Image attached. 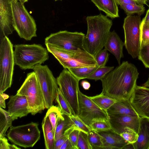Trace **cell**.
I'll use <instances>...</instances> for the list:
<instances>
[{"label": "cell", "instance_id": "1", "mask_svg": "<svg viewBox=\"0 0 149 149\" xmlns=\"http://www.w3.org/2000/svg\"><path fill=\"white\" fill-rule=\"evenodd\" d=\"M139 73L136 67L123 61L102 79V95L117 100H130L137 85Z\"/></svg>", "mask_w": 149, "mask_h": 149}, {"label": "cell", "instance_id": "2", "mask_svg": "<svg viewBox=\"0 0 149 149\" xmlns=\"http://www.w3.org/2000/svg\"><path fill=\"white\" fill-rule=\"evenodd\" d=\"M86 20L87 31L83 40V49L95 57L104 47L113 22L102 14L87 16Z\"/></svg>", "mask_w": 149, "mask_h": 149}, {"label": "cell", "instance_id": "3", "mask_svg": "<svg viewBox=\"0 0 149 149\" xmlns=\"http://www.w3.org/2000/svg\"><path fill=\"white\" fill-rule=\"evenodd\" d=\"M14 47L15 65L22 70L32 69L35 65L44 63L49 58L47 49L39 44H17Z\"/></svg>", "mask_w": 149, "mask_h": 149}, {"label": "cell", "instance_id": "4", "mask_svg": "<svg viewBox=\"0 0 149 149\" xmlns=\"http://www.w3.org/2000/svg\"><path fill=\"white\" fill-rule=\"evenodd\" d=\"M24 3L11 0L13 25L19 37L29 41L37 36L35 21L26 8Z\"/></svg>", "mask_w": 149, "mask_h": 149}, {"label": "cell", "instance_id": "5", "mask_svg": "<svg viewBox=\"0 0 149 149\" xmlns=\"http://www.w3.org/2000/svg\"><path fill=\"white\" fill-rule=\"evenodd\" d=\"M17 94L26 97L30 113L32 115L40 113L46 108L43 94L34 71L27 74Z\"/></svg>", "mask_w": 149, "mask_h": 149}, {"label": "cell", "instance_id": "6", "mask_svg": "<svg viewBox=\"0 0 149 149\" xmlns=\"http://www.w3.org/2000/svg\"><path fill=\"white\" fill-rule=\"evenodd\" d=\"M15 65L13 45L5 37L0 40V93L11 87Z\"/></svg>", "mask_w": 149, "mask_h": 149}, {"label": "cell", "instance_id": "7", "mask_svg": "<svg viewBox=\"0 0 149 149\" xmlns=\"http://www.w3.org/2000/svg\"><path fill=\"white\" fill-rule=\"evenodd\" d=\"M56 79L59 88L68 102L72 114L78 115L79 80L65 68L63 70Z\"/></svg>", "mask_w": 149, "mask_h": 149}, {"label": "cell", "instance_id": "8", "mask_svg": "<svg viewBox=\"0 0 149 149\" xmlns=\"http://www.w3.org/2000/svg\"><path fill=\"white\" fill-rule=\"evenodd\" d=\"M38 124L36 123L16 126H11L7 137L14 144L25 148L33 147L40 138Z\"/></svg>", "mask_w": 149, "mask_h": 149}, {"label": "cell", "instance_id": "9", "mask_svg": "<svg viewBox=\"0 0 149 149\" xmlns=\"http://www.w3.org/2000/svg\"><path fill=\"white\" fill-rule=\"evenodd\" d=\"M140 15H128L125 18L123 28L125 34L124 46L133 58L138 57L141 45Z\"/></svg>", "mask_w": 149, "mask_h": 149}, {"label": "cell", "instance_id": "10", "mask_svg": "<svg viewBox=\"0 0 149 149\" xmlns=\"http://www.w3.org/2000/svg\"><path fill=\"white\" fill-rule=\"evenodd\" d=\"M35 72L44 97L46 108L52 105L59 88L56 79L47 65L38 64L32 69Z\"/></svg>", "mask_w": 149, "mask_h": 149}, {"label": "cell", "instance_id": "11", "mask_svg": "<svg viewBox=\"0 0 149 149\" xmlns=\"http://www.w3.org/2000/svg\"><path fill=\"white\" fill-rule=\"evenodd\" d=\"M85 34L81 32L61 31L52 33L45 39V44L59 49L75 52L83 49L82 41Z\"/></svg>", "mask_w": 149, "mask_h": 149}, {"label": "cell", "instance_id": "12", "mask_svg": "<svg viewBox=\"0 0 149 149\" xmlns=\"http://www.w3.org/2000/svg\"><path fill=\"white\" fill-rule=\"evenodd\" d=\"M79 113L78 116L90 127L94 120L101 119L109 120L107 113L100 108L89 98L79 90Z\"/></svg>", "mask_w": 149, "mask_h": 149}, {"label": "cell", "instance_id": "13", "mask_svg": "<svg viewBox=\"0 0 149 149\" xmlns=\"http://www.w3.org/2000/svg\"><path fill=\"white\" fill-rule=\"evenodd\" d=\"M130 100L139 116L149 119V88L137 85Z\"/></svg>", "mask_w": 149, "mask_h": 149}, {"label": "cell", "instance_id": "14", "mask_svg": "<svg viewBox=\"0 0 149 149\" xmlns=\"http://www.w3.org/2000/svg\"><path fill=\"white\" fill-rule=\"evenodd\" d=\"M14 30L11 0H0V40Z\"/></svg>", "mask_w": 149, "mask_h": 149}, {"label": "cell", "instance_id": "15", "mask_svg": "<svg viewBox=\"0 0 149 149\" xmlns=\"http://www.w3.org/2000/svg\"><path fill=\"white\" fill-rule=\"evenodd\" d=\"M109 121L111 129L120 134L129 127L133 129L138 133L139 124L140 116L127 115H109Z\"/></svg>", "mask_w": 149, "mask_h": 149}, {"label": "cell", "instance_id": "16", "mask_svg": "<svg viewBox=\"0 0 149 149\" xmlns=\"http://www.w3.org/2000/svg\"><path fill=\"white\" fill-rule=\"evenodd\" d=\"M8 111L13 121L26 116L30 112L26 97L16 94L10 97L7 104Z\"/></svg>", "mask_w": 149, "mask_h": 149}, {"label": "cell", "instance_id": "17", "mask_svg": "<svg viewBox=\"0 0 149 149\" xmlns=\"http://www.w3.org/2000/svg\"><path fill=\"white\" fill-rule=\"evenodd\" d=\"M100 136L103 149H124L129 143L120 134L111 129L107 131L97 132Z\"/></svg>", "mask_w": 149, "mask_h": 149}, {"label": "cell", "instance_id": "18", "mask_svg": "<svg viewBox=\"0 0 149 149\" xmlns=\"http://www.w3.org/2000/svg\"><path fill=\"white\" fill-rule=\"evenodd\" d=\"M124 46V43L114 30L109 33L104 47L115 56L120 65L121 59L123 57V48Z\"/></svg>", "mask_w": 149, "mask_h": 149}, {"label": "cell", "instance_id": "19", "mask_svg": "<svg viewBox=\"0 0 149 149\" xmlns=\"http://www.w3.org/2000/svg\"><path fill=\"white\" fill-rule=\"evenodd\" d=\"M137 141L132 143L134 149H148L149 147V119L140 116Z\"/></svg>", "mask_w": 149, "mask_h": 149}, {"label": "cell", "instance_id": "20", "mask_svg": "<svg viewBox=\"0 0 149 149\" xmlns=\"http://www.w3.org/2000/svg\"><path fill=\"white\" fill-rule=\"evenodd\" d=\"M108 115L139 116L132 107L130 100H118L107 110Z\"/></svg>", "mask_w": 149, "mask_h": 149}, {"label": "cell", "instance_id": "21", "mask_svg": "<svg viewBox=\"0 0 149 149\" xmlns=\"http://www.w3.org/2000/svg\"><path fill=\"white\" fill-rule=\"evenodd\" d=\"M98 8L111 18L119 17L117 4L115 0H91Z\"/></svg>", "mask_w": 149, "mask_h": 149}, {"label": "cell", "instance_id": "22", "mask_svg": "<svg viewBox=\"0 0 149 149\" xmlns=\"http://www.w3.org/2000/svg\"><path fill=\"white\" fill-rule=\"evenodd\" d=\"M46 149H54L55 139L53 127L48 116L45 115L42 123Z\"/></svg>", "mask_w": 149, "mask_h": 149}, {"label": "cell", "instance_id": "23", "mask_svg": "<svg viewBox=\"0 0 149 149\" xmlns=\"http://www.w3.org/2000/svg\"><path fill=\"white\" fill-rule=\"evenodd\" d=\"M89 97L100 108L107 113L108 109L118 100L101 93L95 96Z\"/></svg>", "mask_w": 149, "mask_h": 149}, {"label": "cell", "instance_id": "24", "mask_svg": "<svg viewBox=\"0 0 149 149\" xmlns=\"http://www.w3.org/2000/svg\"><path fill=\"white\" fill-rule=\"evenodd\" d=\"M13 121L8 111L0 107V137L5 136L6 132Z\"/></svg>", "mask_w": 149, "mask_h": 149}, {"label": "cell", "instance_id": "25", "mask_svg": "<svg viewBox=\"0 0 149 149\" xmlns=\"http://www.w3.org/2000/svg\"><path fill=\"white\" fill-rule=\"evenodd\" d=\"M99 67L97 65L92 67L71 68L68 69L79 80L85 79L94 72Z\"/></svg>", "mask_w": 149, "mask_h": 149}, {"label": "cell", "instance_id": "26", "mask_svg": "<svg viewBox=\"0 0 149 149\" xmlns=\"http://www.w3.org/2000/svg\"><path fill=\"white\" fill-rule=\"evenodd\" d=\"M57 123L54 133L55 140L61 136L65 131L72 126L73 123L68 116L63 114Z\"/></svg>", "mask_w": 149, "mask_h": 149}, {"label": "cell", "instance_id": "27", "mask_svg": "<svg viewBox=\"0 0 149 149\" xmlns=\"http://www.w3.org/2000/svg\"><path fill=\"white\" fill-rule=\"evenodd\" d=\"M46 115L49 118L55 133L58 121L60 118L63 117V115L58 107L53 105L48 109Z\"/></svg>", "mask_w": 149, "mask_h": 149}, {"label": "cell", "instance_id": "28", "mask_svg": "<svg viewBox=\"0 0 149 149\" xmlns=\"http://www.w3.org/2000/svg\"><path fill=\"white\" fill-rule=\"evenodd\" d=\"M55 99L58 107L63 114L68 116L72 114L68 102L59 88L57 91Z\"/></svg>", "mask_w": 149, "mask_h": 149}, {"label": "cell", "instance_id": "29", "mask_svg": "<svg viewBox=\"0 0 149 149\" xmlns=\"http://www.w3.org/2000/svg\"><path fill=\"white\" fill-rule=\"evenodd\" d=\"M91 130L97 132L108 131L111 129L109 120L101 119L93 121L90 125Z\"/></svg>", "mask_w": 149, "mask_h": 149}, {"label": "cell", "instance_id": "30", "mask_svg": "<svg viewBox=\"0 0 149 149\" xmlns=\"http://www.w3.org/2000/svg\"><path fill=\"white\" fill-rule=\"evenodd\" d=\"M138 57L146 68H149V42L141 44Z\"/></svg>", "mask_w": 149, "mask_h": 149}, {"label": "cell", "instance_id": "31", "mask_svg": "<svg viewBox=\"0 0 149 149\" xmlns=\"http://www.w3.org/2000/svg\"><path fill=\"white\" fill-rule=\"evenodd\" d=\"M89 143L93 149H103L100 136L96 131L91 130L88 134Z\"/></svg>", "mask_w": 149, "mask_h": 149}, {"label": "cell", "instance_id": "32", "mask_svg": "<svg viewBox=\"0 0 149 149\" xmlns=\"http://www.w3.org/2000/svg\"><path fill=\"white\" fill-rule=\"evenodd\" d=\"M113 66L99 67L94 72L88 76L87 79L97 81L101 80L106 74L113 69Z\"/></svg>", "mask_w": 149, "mask_h": 149}, {"label": "cell", "instance_id": "33", "mask_svg": "<svg viewBox=\"0 0 149 149\" xmlns=\"http://www.w3.org/2000/svg\"><path fill=\"white\" fill-rule=\"evenodd\" d=\"M120 6L127 15L137 13L140 15L143 13L145 10V8L142 4H123Z\"/></svg>", "mask_w": 149, "mask_h": 149}, {"label": "cell", "instance_id": "34", "mask_svg": "<svg viewBox=\"0 0 149 149\" xmlns=\"http://www.w3.org/2000/svg\"><path fill=\"white\" fill-rule=\"evenodd\" d=\"M68 116L77 129L87 134L91 130L90 127L85 123L78 115L72 114Z\"/></svg>", "mask_w": 149, "mask_h": 149}, {"label": "cell", "instance_id": "35", "mask_svg": "<svg viewBox=\"0 0 149 149\" xmlns=\"http://www.w3.org/2000/svg\"><path fill=\"white\" fill-rule=\"evenodd\" d=\"M120 135L129 143H133L137 140L138 133L133 129L129 127L125 129V131L120 134Z\"/></svg>", "mask_w": 149, "mask_h": 149}, {"label": "cell", "instance_id": "36", "mask_svg": "<svg viewBox=\"0 0 149 149\" xmlns=\"http://www.w3.org/2000/svg\"><path fill=\"white\" fill-rule=\"evenodd\" d=\"M77 149H93L88 138V134L80 131Z\"/></svg>", "mask_w": 149, "mask_h": 149}, {"label": "cell", "instance_id": "37", "mask_svg": "<svg viewBox=\"0 0 149 149\" xmlns=\"http://www.w3.org/2000/svg\"><path fill=\"white\" fill-rule=\"evenodd\" d=\"M109 54L104 48L100 51L94 57L97 65L99 67L105 66L109 58Z\"/></svg>", "mask_w": 149, "mask_h": 149}, {"label": "cell", "instance_id": "38", "mask_svg": "<svg viewBox=\"0 0 149 149\" xmlns=\"http://www.w3.org/2000/svg\"><path fill=\"white\" fill-rule=\"evenodd\" d=\"M149 42V23L141 22V44Z\"/></svg>", "mask_w": 149, "mask_h": 149}, {"label": "cell", "instance_id": "39", "mask_svg": "<svg viewBox=\"0 0 149 149\" xmlns=\"http://www.w3.org/2000/svg\"><path fill=\"white\" fill-rule=\"evenodd\" d=\"M75 128L73 124L72 126L65 131L61 136L55 140L54 149H60L63 143L68 138L70 134Z\"/></svg>", "mask_w": 149, "mask_h": 149}, {"label": "cell", "instance_id": "40", "mask_svg": "<svg viewBox=\"0 0 149 149\" xmlns=\"http://www.w3.org/2000/svg\"><path fill=\"white\" fill-rule=\"evenodd\" d=\"M80 131L75 128L70 134L68 139L71 142L74 149H77V145Z\"/></svg>", "mask_w": 149, "mask_h": 149}, {"label": "cell", "instance_id": "41", "mask_svg": "<svg viewBox=\"0 0 149 149\" xmlns=\"http://www.w3.org/2000/svg\"><path fill=\"white\" fill-rule=\"evenodd\" d=\"M20 148L15 145H11L8 142L5 136L0 137V149H19Z\"/></svg>", "mask_w": 149, "mask_h": 149}, {"label": "cell", "instance_id": "42", "mask_svg": "<svg viewBox=\"0 0 149 149\" xmlns=\"http://www.w3.org/2000/svg\"><path fill=\"white\" fill-rule=\"evenodd\" d=\"M60 149H74L72 145L68 138L62 145Z\"/></svg>", "mask_w": 149, "mask_h": 149}, {"label": "cell", "instance_id": "43", "mask_svg": "<svg viewBox=\"0 0 149 149\" xmlns=\"http://www.w3.org/2000/svg\"><path fill=\"white\" fill-rule=\"evenodd\" d=\"M116 3L120 6L123 4H137L136 2L134 0H115Z\"/></svg>", "mask_w": 149, "mask_h": 149}, {"label": "cell", "instance_id": "44", "mask_svg": "<svg viewBox=\"0 0 149 149\" xmlns=\"http://www.w3.org/2000/svg\"><path fill=\"white\" fill-rule=\"evenodd\" d=\"M81 85L83 88L85 90H88L91 87V84L88 81L84 80L81 82Z\"/></svg>", "mask_w": 149, "mask_h": 149}, {"label": "cell", "instance_id": "45", "mask_svg": "<svg viewBox=\"0 0 149 149\" xmlns=\"http://www.w3.org/2000/svg\"><path fill=\"white\" fill-rule=\"evenodd\" d=\"M0 107L5 109L6 107L5 99L0 94Z\"/></svg>", "mask_w": 149, "mask_h": 149}, {"label": "cell", "instance_id": "46", "mask_svg": "<svg viewBox=\"0 0 149 149\" xmlns=\"http://www.w3.org/2000/svg\"><path fill=\"white\" fill-rule=\"evenodd\" d=\"M136 1L137 3L140 4H145L147 5L148 2L149 0H134Z\"/></svg>", "mask_w": 149, "mask_h": 149}, {"label": "cell", "instance_id": "47", "mask_svg": "<svg viewBox=\"0 0 149 149\" xmlns=\"http://www.w3.org/2000/svg\"><path fill=\"white\" fill-rule=\"evenodd\" d=\"M142 20L145 22L149 23V8L146 12L145 17Z\"/></svg>", "mask_w": 149, "mask_h": 149}, {"label": "cell", "instance_id": "48", "mask_svg": "<svg viewBox=\"0 0 149 149\" xmlns=\"http://www.w3.org/2000/svg\"><path fill=\"white\" fill-rule=\"evenodd\" d=\"M124 149H134L133 145L132 143H129L124 148Z\"/></svg>", "mask_w": 149, "mask_h": 149}, {"label": "cell", "instance_id": "49", "mask_svg": "<svg viewBox=\"0 0 149 149\" xmlns=\"http://www.w3.org/2000/svg\"><path fill=\"white\" fill-rule=\"evenodd\" d=\"M143 86L145 87L149 88V74L147 80L146 82L143 84Z\"/></svg>", "mask_w": 149, "mask_h": 149}, {"label": "cell", "instance_id": "50", "mask_svg": "<svg viewBox=\"0 0 149 149\" xmlns=\"http://www.w3.org/2000/svg\"><path fill=\"white\" fill-rule=\"evenodd\" d=\"M0 94H1L3 98H4L5 100L8 98L9 97V96L5 94H4L3 93H0Z\"/></svg>", "mask_w": 149, "mask_h": 149}, {"label": "cell", "instance_id": "51", "mask_svg": "<svg viewBox=\"0 0 149 149\" xmlns=\"http://www.w3.org/2000/svg\"><path fill=\"white\" fill-rule=\"evenodd\" d=\"M18 0L24 3L25 2H26L27 1L29 0Z\"/></svg>", "mask_w": 149, "mask_h": 149}, {"label": "cell", "instance_id": "52", "mask_svg": "<svg viewBox=\"0 0 149 149\" xmlns=\"http://www.w3.org/2000/svg\"><path fill=\"white\" fill-rule=\"evenodd\" d=\"M148 149H149V148H148Z\"/></svg>", "mask_w": 149, "mask_h": 149}]
</instances>
